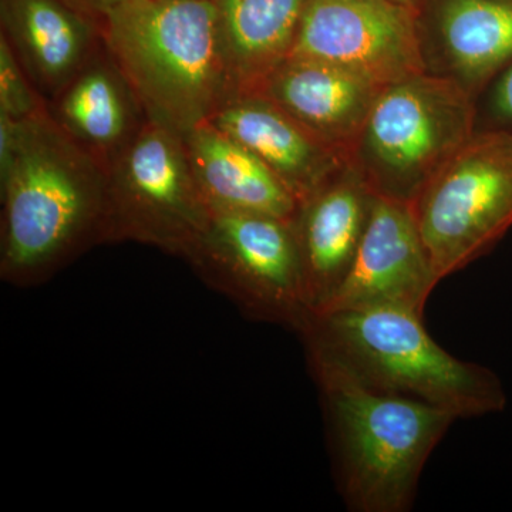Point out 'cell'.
Here are the masks:
<instances>
[{"label":"cell","instance_id":"6da1fadb","mask_svg":"<svg viewBox=\"0 0 512 512\" xmlns=\"http://www.w3.org/2000/svg\"><path fill=\"white\" fill-rule=\"evenodd\" d=\"M107 170L50 111L20 120L18 153L0 177V278L33 286L103 245Z\"/></svg>","mask_w":512,"mask_h":512},{"label":"cell","instance_id":"7a4b0ae2","mask_svg":"<svg viewBox=\"0 0 512 512\" xmlns=\"http://www.w3.org/2000/svg\"><path fill=\"white\" fill-rule=\"evenodd\" d=\"M299 333L311 363L339 370L367 389L440 407L457 419L503 412L494 372L434 342L419 313L394 308L313 313Z\"/></svg>","mask_w":512,"mask_h":512},{"label":"cell","instance_id":"3957f363","mask_svg":"<svg viewBox=\"0 0 512 512\" xmlns=\"http://www.w3.org/2000/svg\"><path fill=\"white\" fill-rule=\"evenodd\" d=\"M99 29L151 123L184 137L228 99L212 0H133Z\"/></svg>","mask_w":512,"mask_h":512},{"label":"cell","instance_id":"277c9868","mask_svg":"<svg viewBox=\"0 0 512 512\" xmlns=\"http://www.w3.org/2000/svg\"><path fill=\"white\" fill-rule=\"evenodd\" d=\"M350 510L404 512L434 448L456 416L409 397L367 389L333 367L312 363Z\"/></svg>","mask_w":512,"mask_h":512},{"label":"cell","instance_id":"5b68a950","mask_svg":"<svg viewBox=\"0 0 512 512\" xmlns=\"http://www.w3.org/2000/svg\"><path fill=\"white\" fill-rule=\"evenodd\" d=\"M473 93L424 72L384 87L350 148L349 165L373 194L412 204L474 136Z\"/></svg>","mask_w":512,"mask_h":512},{"label":"cell","instance_id":"8992f818","mask_svg":"<svg viewBox=\"0 0 512 512\" xmlns=\"http://www.w3.org/2000/svg\"><path fill=\"white\" fill-rule=\"evenodd\" d=\"M210 217L183 137L147 120L107 167L103 244L136 242L187 259Z\"/></svg>","mask_w":512,"mask_h":512},{"label":"cell","instance_id":"52a82bcc","mask_svg":"<svg viewBox=\"0 0 512 512\" xmlns=\"http://www.w3.org/2000/svg\"><path fill=\"white\" fill-rule=\"evenodd\" d=\"M410 205L440 282L476 261L512 227V133H474Z\"/></svg>","mask_w":512,"mask_h":512},{"label":"cell","instance_id":"ba28073f","mask_svg":"<svg viewBox=\"0 0 512 512\" xmlns=\"http://www.w3.org/2000/svg\"><path fill=\"white\" fill-rule=\"evenodd\" d=\"M185 261L202 281L255 319L301 330L311 316L291 221L255 212L211 211Z\"/></svg>","mask_w":512,"mask_h":512},{"label":"cell","instance_id":"9c48e42d","mask_svg":"<svg viewBox=\"0 0 512 512\" xmlns=\"http://www.w3.org/2000/svg\"><path fill=\"white\" fill-rule=\"evenodd\" d=\"M289 57L336 64L383 89L427 72L419 9L394 0H309Z\"/></svg>","mask_w":512,"mask_h":512},{"label":"cell","instance_id":"30bf717a","mask_svg":"<svg viewBox=\"0 0 512 512\" xmlns=\"http://www.w3.org/2000/svg\"><path fill=\"white\" fill-rule=\"evenodd\" d=\"M439 282L412 205L376 195L348 275L318 313L394 308L423 316Z\"/></svg>","mask_w":512,"mask_h":512},{"label":"cell","instance_id":"8fae6325","mask_svg":"<svg viewBox=\"0 0 512 512\" xmlns=\"http://www.w3.org/2000/svg\"><path fill=\"white\" fill-rule=\"evenodd\" d=\"M375 197L363 178L346 165L298 205L291 224L311 315L322 311L345 281Z\"/></svg>","mask_w":512,"mask_h":512},{"label":"cell","instance_id":"7c38bea8","mask_svg":"<svg viewBox=\"0 0 512 512\" xmlns=\"http://www.w3.org/2000/svg\"><path fill=\"white\" fill-rule=\"evenodd\" d=\"M210 121L255 154L299 204L349 165L345 151L316 136L261 93L228 97Z\"/></svg>","mask_w":512,"mask_h":512},{"label":"cell","instance_id":"4fadbf2b","mask_svg":"<svg viewBox=\"0 0 512 512\" xmlns=\"http://www.w3.org/2000/svg\"><path fill=\"white\" fill-rule=\"evenodd\" d=\"M382 90L366 77L336 64L288 57L254 93L264 94L349 157Z\"/></svg>","mask_w":512,"mask_h":512},{"label":"cell","instance_id":"5bb4252c","mask_svg":"<svg viewBox=\"0 0 512 512\" xmlns=\"http://www.w3.org/2000/svg\"><path fill=\"white\" fill-rule=\"evenodd\" d=\"M2 36L50 103L99 50V23L64 0H0Z\"/></svg>","mask_w":512,"mask_h":512},{"label":"cell","instance_id":"9a60e30c","mask_svg":"<svg viewBox=\"0 0 512 512\" xmlns=\"http://www.w3.org/2000/svg\"><path fill=\"white\" fill-rule=\"evenodd\" d=\"M49 111L56 123L106 170L147 121L103 43L50 101Z\"/></svg>","mask_w":512,"mask_h":512},{"label":"cell","instance_id":"2e32d148","mask_svg":"<svg viewBox=\"0 0 512 512\" xmlns=\"http://www.w3.org/2000/svg\"><path fill=\"white\" fill-rule=\"evenodd\" d=\"M192 173L211 211L255 212L292 221L299 202L255 154L211 121L183 137Z\"/></svg>","mask_w":512,"mask_h":512},{"label":"cell","instance_id":"e0dca14e","mask_svg":"<svg viewBox=\"0 0 512 512\" xmlns=\"http://www.w3.org/2000/svg\"><path fill=\"white\" fill-rule=\"evenodd\" d=\"M309 0H212L229 97L258 92L295 45Z\"/></svg>","mask_w":512,"mask_h":512},{"label":"cell","instance_id":"ac0fdd59","mask_svg":"<svg viewBox=\"0 0 512 512\" xmlns=\"http://www.w3.org/2000/svg\"><path fill=\"white\" fill-rule=\"evenodd\" d=\"M437 29L451 77L471 93L512 60V0H441Z\"/></svg>","mask_w":512,"mask_h":512},{"label":"cell","instance_id":"d6986e66","mask_svg":"<svg viewBox=\"0 0 512 512\" xmlns=\"http://www.w3.org/2000/svg\"><path fill=\"white\" fill-rule=\"evenodd\" d=\"M49 110V103L23 69L8 40L0 35V113L29 120Z\"/></svg>","mask_w":512,"mask_h":512},{"label":"cell","instance_id":"ffe728a7","mask_svg":"<svg viewBox=\"0 0 512 512\" xmlns=\"http://www.w3.org/2000/svg\"><path fill=\"white\" fill-rule=\"evenodd\" d=\"M70 8L82 13L86 18L99 23L111 10L120 8L133 0H64Z\"/></svg>","mask_w":512,"mask_h":512},{"label":"cell","instance_id":"44dd1931","mask_svg":"<svg viewBox=\"0 0 512 512\" xmlns=\"http://www.w3.org/2000/svg\"><path fill=\"white\" fill-rule=\"evenodd\" d=\"M493 109L501 120L512 124V66L495 84Z\"/></svg>","mask_w":512,"mask_h":512},{"label":"cell","instance_id":"7402d4cb","mask_svg":"<svg viewBox=\"0 0 512 512\" xmlns=\"http://www.w3.org/2000/svg\"><path fill=\"white\" fill-rule=\"evenodd\" d=\"M394 2L404 3V5L413 6L417 8V0H394Z\"/></svg>","mask_w":512,"mask_h":512}]
</instances>
